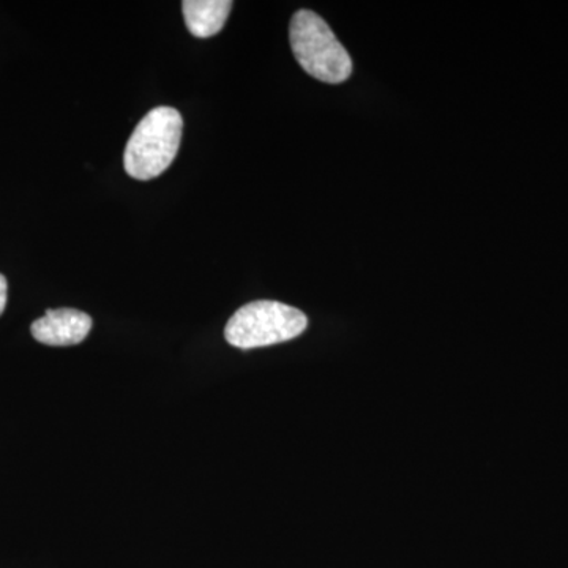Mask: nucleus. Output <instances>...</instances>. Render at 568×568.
I'll return each mask as SVG.
<instances>
[{"label":"nucleus","mask_w":568,"mask_h":568,"mask_svg":"<svg viewBox=\"0 0 568 568\" xmlns=\"http://www.w3.org/2000/svg\"><path fill=\"white\" fill-rule=\"evenodd\" d=\"M182 130L181 112L174 108L159 106L149 112L126 142L123 153L126 174L136 181L162 175L178 155Z\"/></svg>","instance_id":"1"},{"label":"nucleus","mask_w":568,"mask_h":568,"mask_svg":"<svg viewBox=\"0 0 568 568\" xmlns=\"http://www.w3.org/2000/svg\"><path fill=\"white\" fill-rule=\"evenodd\" d=\"M290 40L298 65L317 81L342 84L353 73L349 52L315 11L298 10L294 14Z\"/></svg>","instance_id":"2"},{"label":"nucleus","mask_w":568,"mask_h":568,"mask_svg":"<svg viewBox=\"0 0 568 568\" xmlns=\"http://www.w3.org/2000/svg\"><path fill=\"white\" fill-rule=\"evenodd\" d=\"M308 320L301 310L282 302L257 301L242 306L224 328L231 346L254 349L290 342L304 334Z\"/></svg>","instance_id":"3"},{"label":"nucleus","mask_w":568,"mask_h":568,"mask_svg":"<svg viewBox=\"0 0 568 568\" xmlns=\"http://www.w3.org/2000/svg\"><path fill=\"white\" fill-rule=\"evenodd\" d=\"M92 317L80 310H48L47 315L33 321V338L48 346H74L88 338Z\"/></svg>","instance_id":"4"},{"label":"nucleus","mask_w":568,"mask_h":568,"mask_svg":"<svg viewBox=\"0 0 568 568\" xmlns=\"http://www.w3.org/2000/svg\"><path fill=\"white\" fill-rule=\"evenodd\" d=\"M233 6L231 0H185L182 10L186 28L197 39L216 36L226 24Z\"/></svg>","instance_id":"5"},{"label":"nucleus","mask_w":568,"mask_h":568,"mask_svg":"<svg viewBox=\"0 0 568 568\" xmlns=\"http://www.w3.org/2000/svg\"><path fill=\"white\" fill-rule=\"evenodd\" d=\"M7 291H9V284H7V278L6 276L0 275V315H2L3 310H6Z\"/></svg>","instance_id":"6"}]
</instances>
